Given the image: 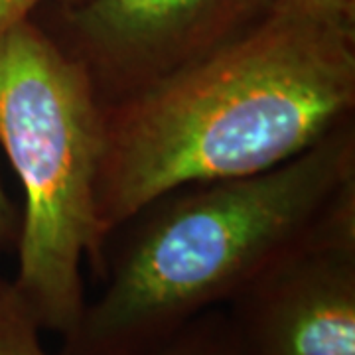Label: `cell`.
Wrapping results in <instances>:
<instances>
[{
    "instance_id": "1",
    "label": "cell",
    "mask_w": 355,
    "mask_h": 355,
    "mask_svg": "<svg viewBox=\"0 0 355 355\" xmlns=\"http://www.w3.org/2000/svg\"><path fill=\"white\" fill-rule=\"evenodd\" d=\"M355 111V26L263 12L153 83L103 105L97 211L107 245L191 184L261 174Z\"/></svg>"
},
{
    "instance_id": "2",
    "label": "cell",
    "mask_w": 355,
    "mask_h": 355,
    "mask_svg": "<svg viewBox=\"0 0 355 355\" xmlns=\"http://www.w3.org/2000/svg\"><path fill=\"white\" fill-rule=\"evenodd\" d=\"M355 191V121L261 174L191 184L127 221L60 355H139L225 306ZM116 231V233H119Z\"/></svg>"
},
{
    "instance_id": "3",
    "label": "cell",
    "mask_w": 355,
    "mask_h": 355,
    "mask_svg": "<svg viewBox=\"0 0 355 355\" xmlns=\"http://www.w3.org/2000/svg\"><path fill=\"white\" fill-rule=\"evenodd\" d=\"M103 103L81 62L34 18L0 36V153L24 207L12 279L44 331L64 338L85 308L83 263L101 279L97 211Z\"/></svg>"
},
{
    "instance_id": "4",
    "label": "cell",
    "mask_w": 355,
    "mask_h": 355,
    "mask_svg": "<svg viewBox=\"0 0 355 355\" xmlns=\"http://www.w3.org/2000/svg\"><path fill=\"white\" fill-rule=\"evenodd\" d=\"M223 310L241 355H355V191Z\"/></svg>"
},
{
    "instance_id": "5",
    "label": "cell",
    "mask_w": 355,
    "mask_h": 355,
    "mask_svg": "<svg viewBox=\"0 0 355 355\" xmlns=\"http://www.w3.org/2000/svg\"><path fill=\"white\" fill-rule=\"evenodd\" d=\"M64 38L101 103L193 60L261 16L254 0H71Z\"/></svg>"
},
{
    "instance_id": "6",
    "label": "cell",
    "mask_w": 355,
    "mask_h": 355,
    "mask_svg": "<svg viewBox=\"0 0 355 355\" xmlns=\"http://www.w3.org/2000/svg\"><path fill=\"white\" fill-rule=\"evenodd\" d=\"M139 355H241L227 314L221 308L207 310L172 334L168 340Z\"/></svg>"
},
{
    "instance_id": "7",
    "label": "cell",
    "mask_w": 355,
    "mask_h": 355,
    "mask_svg": "<svg viewBox=\"0 0 355 355\" xmlns=\"http://www.w3.org/2000/svg\"><path fill=\"white\" fill-rule=\"evenodd\" d=\"M42 331L12 279L0 277V355H50Z\"/></svg>"
},
{
    "instance_id": "8",
    "label": "cell",
    "mask_w": 355,
    "mask_h": 355,
    "mask_svg": "<svg viewBox=\"0 0 355 355\" xmlns=\"http://www.w3.org/2000/svg\"><path fill=\"white\" fill-rule=\"evenodd\" d=\"M259 12H292L355 26V0H254Z\"/></svg>"
},
{
    "instance_id": "9",
    "label": "cell",
    "mask_w": 355,
    "mask_h": 355,
    "mask_svg": "<svg viewBox=\"0 0 355 355\" xmlns=\"http://www.w3.org/2000/svg\"><path fill=\"white\" fill-rule=\"evenodd\" d=\"M20 231V211L8 196L4 180L0 176V247L16 245Z\"/></svg>"
},
{
    "instance_id": "10",
    "label": "cell",
    "mask_w": 355,
    "mask_h": 355,
    "mask_svg": "<svg viewBox=\"0 0 355 355\" xmlns=\"http://www.w3.org/2000/svg\"><path fill=\"white\" fill-rule=\"evenodd\" d=\"M44 2L46 0H0V36L20 20L32 18L34 10ZM64 2H71V0H64Z\"/></svg>"
}]
</instances>
